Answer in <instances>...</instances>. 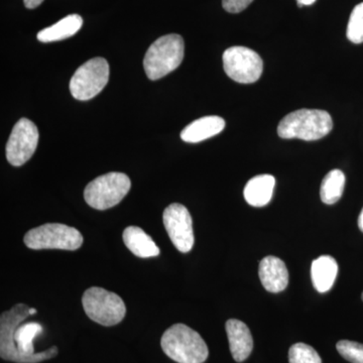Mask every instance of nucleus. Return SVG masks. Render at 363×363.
<instances>
[{"mask_svg":"<svg viewBox=\"0 0 363 363\" xmlns=\"http://www.w3.org/2000/svg\"><path fill=\"white\" fill-rule=\"evenodd\" d=\"M161 346L167 357L178 363H203L209 355L201 335L185 324L173 325L164 331Z\"/></svg>","mask_w":363,"mask_h":363,"instance_id":"nucleus-1","label":"nucleus"},{"mask_svg":"<svg viewBox=\"0 0 363 363\" xmlns=\"http://www.w3.org/2000/svg\"><path fill=\"white\" fill-rule=\"evenodd\" d=\"M333 128V121L327 111L318 109H300L291 112L281 119L278 126L279 138L291 140H320Z\"/></svg>","mask_w":363,"mask_h":363,"instance_id":"nucleus-2","label":"nucleus"},{"mask_svg":"<svg viewBox=\"0 0 363 363\" xmlns=\"http://www.w3.org/2000/svg\"><path fill=\"white\" fill-rule=\"evenodd\" d=\"M183 38L171 33L164 35L154 43L143 59V68L150 80H159L181 65L184 59Z\"/></svg>","mask_w":363,"mask_h":363,"instance_id":"nucleus-3","label":"nucleus"},{"mask_svg":"<svg viewBox=\"0 0 363 363\" xmlns=\"http://www.w3.org/2000/svg\"><path fill=\"white\" fill-rule=\"evenodd\" d=\"M30 250H77L82 247L83 236L74 227L61 223H47L28 231L23 238Z\"/></svg>","mask_w":363,"mask_h":363,"instance_id":"nucleus-4","label":"nucleus"},{"mask_svg":"<svg viewBox=\"0 0 363 363\" xmlns=\"http://www.w3.org/2000/svg\"><path fill=\"white\" fill-rule=\"evenodd\" d=\"M130 179L118 172L97 177L90 182L84 191V199L90 207L106 210L116 206L130 192Z\"/></svg>","mask_w":363,"mask_h":363,"instance_id":"nucleus-5","label":"nucleus"},{"mask_svg":"<svg viewBox=\"0 0 363 363\" xmlns=\"http://www.w3.org/2000/svg\"><path fill=\"white\" fill-rule=\"evenodd\" d=\"M82 304L87 316L102 326H114L125 317L126 307L123 298L98 286L85 291Z\"/></svg>","mask_w":363,"mask_h":363,"instance_id":"nucleus-6","label":"nucleus"},{"mask_svg":"<svg viewBox=\"0 0 363 363\" xmlns=\"http://www.w3.org/2000/svg\"><path fill=\"white\" fill-rule=\"evenodd\" d=\"M109 80V64L104 58H93L79 67L70 81L72 96L80 101L97 96Z\"/></svg>","mask_w":363,"mask_h":363,"instance_id":"nucleus-7","label":"nucleus"},{"mask_svg":"<svg viewBox=\"0 0 363 363\" xmlns=\"http://www.w3.org/2000/svg\"><path fill=\"white\" fill-rule=\"evenodd\" d=\"M223 67L229 78L241 84L257 82L264 70V62L257 52L247 47L228 48L223 54Z\"/></svg>","mask_w":363,"mask_h":363,"instance_id":"nucleus-8","label":"nucleus"},{"mask_svg":"<svg viewBox=\"0 0 363 363\" xmlns=\"http://www.w3.org/2000/svg\"><path fill=\"white\" fill-rule=\"evenodd\" d=\"M39 143V130L30 119L21 118L16 123L6 145V159L14 167L26 164L35 154Z\"/></svg>","mask_w":363,"mask_h":363,"instance_id":"nucleus-9","label":"nucleus"},{"mask_svg":"<svg viewBox=\"0 0 363 363\" xmlns=\"http://www.w3.org/2000/svg\"><path fill=\"white\" fill-rule=\"evenodd\" d=\"M164 228L169 240L179 252H190L194 245L192 217L187 208L179 203H173L164 209L162 214Z\"/></svg>","mask_w":363,"mask_h":363,"instance_id":"nucleus-10","label":"nucleus"},{"mask_svg":"<svg viewBox=\"0 0 363 363\" xmlns=\"http://www.w3.org/2000/svg\"><path fill=\"white\" fill-rule=\"evenodd\" d=\"M30 315V307L26 304L13 306L9 311L2 313L0 318V339L1 358L18 363H25L23 355L14 344L13 334L21 321Z\"/></svg>","mask_w":363,"mask_h":363,"instance_id":"nucleus-11","label":"nucleus"},{"mask_svg":"<svg viewBox=\"0 0 363 363\" xmlns=\"http://www.w3.org/2000/svg\"><path fill=\"white\" fill-rule=\"evenodd\" d=\"M44 328L42 325L30 322L21 325L16 329L13 334L14 344L23 355L25 363H37L43 360L51 359L58 354V348L52 347L45 352L35 353L33 348V339L43 333Z\"/></svg>","mask_w":363,"mask_h":363,"instance_id":"nucleus-12","label":"nucleus"},{"mask_svg":"<svg viewBox=\"0 0 363 363\" xmlns=\"http://www.w3.org/2000/svg\"><path fill=\"white\" fill-rule=\"evenodd\" d=\"M259 276L262 285L269 293L283 292L289 285L288 269L279 257H264L259 264Z\"/></svg>","mask_w":363,"mask_h":363,"instance_id":"nucleus-13","label":"nucleus"},{"mask_svg":"<svg viewBox=\"0 0 363 363\" xmlns=\"http://www.w3.org/2000/svg\"><path fill=\"white\" fill-rule=\"evenodd\" d=\"M231 355L236 362H242L250 357L253 350V339L250 328L240 321L230 319L225 325Z\"/></svg>","mask_w":363,"mask_h":363,"instance_id":"nucleus-14","label":"nucleus"},{"mask_svg":"<svg viewBox=\"0 0 363 363\" xmlns=\"http://www.w3.org/2000/svg\"><path fill=\"white\" fill-rule=\"evenodd\" d=\"M225 128V121L219 116H205L196 119L181 133V138L189 143H201L219 135Z\"/></svg>","mask_w":363,"mask_h":363,"instance_id":"nucleus-15","label":"nucleus"},{"mask_svg":"<svg viewBox=\"0 0 363 363\" xmlns=\"http://www.w3.org/2000/svg\"><path fill=\"white\" fill-rule=\"evenodd\" d=\"M123 241L125 247L133 255L142 259H150L160 255V248L156 242L140 227L128 226L125 228L123 231Z\"/></svg>","mask_w":363,"mask_h":363,"instance_id":"nucleus-16","label":"nucleus"},{"mask_svg":"<svg viewBox=\"0 0 363 363\" xmlns=\"http://www.w3.org/2000/svg\"><path fill=\"white\" fill-rule=\"evenodd\" d=\"M338 274V264L330 255H322L312 262L313 285L319 293L331 290Z\"/></svg>","mask_w":363,"mask_h":363,"instance_id":"nucleus-17","label":"nucleus"},{"mask_svg":"<svg viewBox=\"0 0 363 363\" xmlns=\"http://www.w3.org/2000/svg\"><path fill=\"white\" fill-rule=\"evenodd\" d=\"M274 185L276 180L272 175L253 177L245 186V200L253 207L266 206L272 200Z\"/></svg>","mask_w":363,"mask_h":363,"instance_id":"nucleus-18","label":"nucleus"},{"mask_svg":"<svg viewBox=\"0 0 363 363\" xmlns=\"http://www.w3.org/2000/svg\"><path fill=\"white\" fill-rule=\"evenodd\" d=\"M83 26V18L79 14H70L49 28L38 33V40L42 43L58 42L73 37Z\"/></svg>","mask_w":363,"mask_h":363,"instance_id":"nucleus-19","label":"nucleus"},{"mask_svg":"<svg viewBox=\"0 0 363 363\" xmlns=\"http://www.w3.org/2000/svg\"><path fill=\"white\" fill-rule=\"evenodd\" d=\"M345 176L340 169H332L322 182L320 196L325 204H335L342 197Z\"/></svg>","mask_w":363,"mask_h":363,"instance_id":"nucleus-20","label":"nucleus"},{"mask_svg":"<svg viewBox=\"0 0 363 363\" xmlns=\"http://www.w3.org/2000/svg\"><path fill=\"white\" fill-rule=\"evenodd\" d=\"M290 363H322L316 350L305 343L294 344L289 351Z\"/></svg>","mask_w":363,"mask_h":363,"instance_id":"nucleus-21","label":"nucleus"},{"mask_svg":"<svg viewBox=\"0 0 363 363\" xmlns=\"http://www.w3.org/2000/svg\"><path fill=\"white\" fill-rule=\"evenodd\" d=\"M346 35L354 44L363 43V2L357 4L351 13Z\"/></svg>","mask_w":363,"mask_h":363,"instance_id":"nucleus-22","label":"nucleus"},{"mask_svg":"<svg viewBox=\"0 0 363 363\" xmlns=\"http://www.w3.org/2000/svg\"><path fill=\"white\" fill-rule=\"evenodd\" d=\"M344 359L351 363H363V344L354 341L341 340L336 345Z\"/></svg>","mask_w":363,"mask_h":363,"instance_id":"nucleus-23","label":"nucleus"},{"mask_svg":"<svg viewBox=\"0 0 363 363\" xmlns=\"http://www.w3.org/2000/svg\"><path fill=\"white\" fill-rule=\"evenodd\" d=\"M253 0H222V6L227 13H240Z\"/></svg>","mask_w":363,"mask_h":363,"instance_id":"nucleus-24","label":"nucleus"},{"mask_svg":"<svg viewBox=\"0 0 363 363\" xmlns=\"http://www.w3.org/2000/svg\"><path fill=\"white\" fill-rule=\"evenodd\" d=\"M43 2H44V0H23V4L28 9H37Z\"/></svg>","mask_w":363,"mask_h":363,"instance_id":"nucleus-25","label":"nucleus"},{"mask_svg":"<svg viewBox=\"0 0 363 363\" xmlns=\"http://www.w3.org/2000/svg\"><path fill=\"white\" fill-rule=\"evenodd\" d=\"M358 227H359L360 230L363 233V208L362 213H360L359 217H358Z\"/></svg>","mask_w":363,"mask_h":363,"instance_id":"nucleus-26","label":"nucleus"},{"mask_svg":"<svg viewBox=\"0 0 363 363\" xmlns=\"http://www.w3.org/2000/svg\"><path fill=\"white\" fill-rule=\"evenodd\" d=\"M37 309H35V308H30V315L37 314Z\"/></svg>","mask_w":363,"mask_h":363,"instance_id":"nucleus-27","label":"nucleus"},{"mask_svg":"<svg viewBox=\"0 0 363 363\" xmlns=\"http://www.w3.org/2000/svg\"><path fill=\"white\" fill-rule=\"evenodd\" d=\"M362 301H363V293H362Z\"/></svg>","mask_w":363,"mask_h":363,"instance_id":"nucleus-28","label":"nucleus"}]
</instances>
